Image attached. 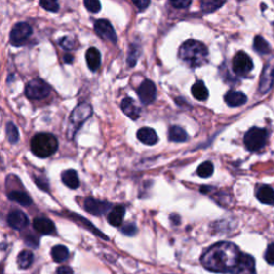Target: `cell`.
<instances>
[{"instance_id": "d6986e66", "label": "cell", "mask_w": 274, "mask_h": 274, "mask_svg": "<svg viewBox=\"0 0 274 274\" xmlns=\"http://www.w3.org/2000/svg\"><path fill=\"white\" fill-rule=\"evenodd\" d=\"M224 100L227 103V105H229L231 107H235V106L243 105L247 101V98L244 93L231 90L225 94Z\"/></svg>"}, {"instance_id": "d590c367", "label": "cell", "mask_w": 274, "mask_h": 274, "mask_svg": "<svg viewBox=\"0 0 274 274\" xmlns=\"http://www.w3.org/2000/svg\"><path fill=\"white\" fill-rule=\"evenodd\" d=\"M265 258L268 264L274 266V243H271L268 246L265 254Z\"/></svg>"}, {"instance_id": "7bdbcfd3", "label": "cell", "mask_w": 274, "mask_h": 274, "mask_svg": "<svg viewBox=\"0 0 274 274\" xmlns=\"http://www.w3.org/2000/svg\"><path fill=\"white\" fill-rule=\"evenodd\" d=\"M0 274H3V269H2V266H0Z\"/></svg>"}, {"instance_id": "74e56055", "label": "cell", "mask_w": 274, "mask_h": 274, "mask_svg": "<svg viewBox=\"0 0 274 274\" xmlns=\"http://www.w3.org/2000/svg\"><path fill=\"white\" fill-rule=\"evenodd\" d=\"M169 3L176 9H187L191 4V1L190 0H176V1H170Z\"/></svg>"}, {"instance_id": "7a4b0ae2", "label": "cell", "mask_w": 274, "mask_h": 274, "mask_svg": "<svg viewBox=\"0 0 274 274\" xmlns=\"http://www.w3.org/2000/svg\"><path fill=\"white\" fill-rule=\"evenodd\" d=\"M208 48L198 41L189 40L179 49V58L190 68H198L208 62Z\"/></svg>"}, {"instance_id": "8d00e7d4", "label": "cell", "mask_w": 274, "mask_h": 274, "mask_svg": "<svg viewBox=\"0 0 274 274\" xmlns=\"http://www.w3.org/2000/svg\"><path fill=\"white\" fill-rule=\"evenodd\" d=\"M59 45H60L62 48H65V49H67V50H70V49H72V48H73L74 42H73V40L71 39V38H69V37H63V38H61V39L59 40Z\"/></svg>"}, {"instance_id": "f35d334b", "label": "cell", "mask_w": 274, "mask_h": 274, "mask_svg": "<svg viewBox=\"0 0 274 274\" xmlns=\"http://www.w3.org/2000/svg\"><path fill=\"white\" fill-rule=\"evenodd\" d=\"M133 3L136 5L139 11H144L148 8L150 1H148V0H139V1H133Z\"/></svg>"}, {"instance_id": "4dcf8cb0", "label": "cell", "mask_w": 274, "mask_h": 274, "mask_svg": "<svg viewBox=\"0 0 274 274\" xmlns=\"http://www.w3.org/2000/svg\"><path fill=\"white\" fill-rule=\"evenodd\" d=\"M213 164L211 162H205L197 168V175L201 178H208L213 174Z\"/></svg>"}, {"instance_id": "9c48e42d", "label": "cell", "mask_w": 274, "mask_h": 274, "mask_svg": "<svg viewBox=\"0 0 274 274\" xmlns=\"http://www.w3.org/2000/svg\"><path fill=\"white\" fill-rule=\"evenodd\" d=\"M253 61L250 56L243 52H239L234 57L233 60V70L238 76H245L253 70Z\"/></svg>"}, {"instance_id": "484cf974", "label": "cell", "mask_w": 274, "mask_h": 274, "mask_svg": "<svg viewBox=\"0 0 274 274\" xmlns=\"http://www.w3.org/2000/svg\"><path fill=\"white\" fill-rule=\"evenodd\" d=\"M34 263V254L30 251H22L18 254L17 265L21 269H27Z\"/></svg>"}, {"instance_id": "ac0fdd59", "label": "cell", "mask_w": 274, "mask_h": 274, "mask_svg": "<svg viewBox=\"0 0 274 274\" xmlns=\"http://www.w3.org/2000/svg\"><path fill=\"white\" fill-rule=\"evenodd\" d=\"M34 228L42 235H50L55 232V224L46 218H37L34 221Z\"/></svg>"}, {"instance_id": "f1b7e54d", "label": "cell", "mask_w": 274, "mask_h": 274, "mask_svg": "<svg viewBox=\"0 0 274 274\" xmlns=\"http://www.w3.org/2000/svg\"><path fill=\"white\" fill-rule=\"evenodd\" d=\"M225 2L224 1H214V0H203L201 1L200 5H201V10L203 13H212V12L216 11L218 9H220L222 5H224Z\"/></svg>"}, {"instance_id": "b9f144b4", "label": "cell", "mask_w": 274, "mask_h": 274, "mask_svg": "<svg viewBox=\"0 0 274 274\" xmlns=\"http://www.w3.org/2000/svg\"><path fill=\"white\" fill-rule=\"evenodd\" d=\"M63 59H65L66 63H72L73 62V56L72 55H69V54H66L65 57H63Z\"/></svg>"}, {"instance_id": "277c9868", "label": "cell", "mask_w": 274, "mask_h": 274, "mask_svg": "<svg viewBox=\"0 0 274 274\" xmlns=\"http://www.w3.org/2000/svg\"><path fill=\"white\" fill-rule=\"evenodd\" d=\"M92 115V107L89 103H80L74 108L71 116L69 118L68 138L72 139L82 123Z\"/></svg>"}, {"instance_id": "5bb4252c", "label": "cell", "mask_w": 274, "mask_h": 274, "mask_svg": "<svg viewBox=\"0 0 274 274\" xmlns=\"http://www.w3.org/2000/svg\"><path fill=\"white\" fill-rule=\"evenodd\" d=\"M8 223L12 228L17 229V231H22V229H24L28 225L29 221H28L27 215L24 212L13 211V212H11L8 216Z\"/></svg>"}, {"instance_id": "52a82bcc", "label": "cell", "mask_w": 274, "mask_h": 274, "mask_svg": "<svg viewBox=\"0 0 274 274\" xmlns=\"http://www.w3.org/2000/svg\"><path fill=\"white\" fill-rule=\"evenodd\" d=\"M33 34L30 25L27 23H17L11 31L10 40L12 45L14 46H22L27 42L29 37Z\"/></svg>"}, {"instance_id": "d6a6232c", "label": "cell", "mask_w": 274, "mask_h": 274, "mask_svg": "<svg viewBox=\"0 0 274 274\" xmlns=\"http://www.w3.org/2000/svg\"><path fill=\"white\" fill-rule=\"evenodd\" d=\"M40 5L48 12H58L59 10V4L57 1H47V0H43L40 1Z\"/></svg>"}, {"instance_id": "e0dca14e", "label": "cell", "mask_w": 274, "mask_h": 274, "mask_svg": "<svg viewBox=\"0 0 274 274\" xmlns=\"http://www.w3.org/2000/svg\"><path fill=\"white\" fill-rule=\"evenodd\" d=\"M256 197L260 202L265 203V205H274V190L270 186L264 184V186L258 187Z\"/></svg>"}, {"instance_id": "6da1fadb", "label": "cell", "mask_w": 274, "mask_h": 274, "mask_svg": "<svg viewBox=\"0 0 274 274\" xmlns=\"http://www.w3.org/2000/svg\"><path fill=\"white\" fill-rule=\"evenodd\" d=\"M240 251L232 242H220L208 248L202 255L201 264L214 272H232L240 258Z\"/></svg>"}, {"instance_id": "603a6c76", "label": "cell", "mask_w": 274, "mask_h": 274, "mask_svg": "<svg viewBox=\"0 0 274 274\" xmlns=\"http://www.w3.org/2000/svg\"><path fill=\"white\" fill-rule=\"evenodd\" d=\"M192 94L193 97L198 101H206L208 99L209 91L205 84H203V81L198 80L195 82L192 87Z\"/></svg>"}, {"instance_id": "1f68e13d", "label": "cell", "mask_w": 274, "mask_h": 274, "mask_svg": "<svg viewBox=\"0 0 274 274\" xmlns=\"http://www.w3.org/2000/svg\"><path fill=\"white\" fill-rule=\"evenodd\" d=\"M84 5L91 13H98V12L101 11V3L97 0H85Z\"/></svg>"}, {"instance_id": "83f0119b", "label": "cell", "mask_w": 274, "mask_h": 274, "mask_svg": "<svg viewBox=\"0 0 274 274\" xmlns=\"http://www.w3.org/2000/svg\"><path fill=\"white\" fill-rule=\"evenodd\" d=\"M52 256L56 263H62L69 257V250L65 245H56L52 250Z\"/></svg>"}, {"instance_id": "44dd1931", "label": "cell", "mask_w": 274, "mask_h": 274, "mask_svg": "<svg viewBox=\"0 0 274 274\" xmlns=\"http://www.w3.org/2000/svg\"><path fill=\"white\" fill-rule=\"evenodd\" d=\"M61 179H62V182L70 189L75 190L79 187L78 176L74 169H69L63 171L61 175Z\"/></svg>"}, {"instance_id": "ba28073f", "label": "cell", "mask_w": 274, "mask_h": 274, "mask_svg": "<svg viewBox=\"0 0 274 274\" xmlns=\"http://www.w3.org/2000/svg\"><path fill=\"white\" fill-rule=\"evenodd\" d=\"M274 84V56L266 62L263 73L260 76L259 82V92L266 94L270 90Z\"/></svg>"}, {"instance_id": "30bf717a", "label": "cell", "mask_w": 274, "mask_h": 274, "mask_svg": "<svg viewBox=\"0 0 274 274\" xmlns=\"http://www.w3.org/2000/svg\"><path fill=\"white\" fill-rule=\"evenodd\" d=\"M137 94L143 104L147 105L152 103L157 97L156 85L151 80H148V79L144 80L141 84V86H139L137 89Z\"/></svg>"}, {"instance_id": "f546056e", "label": "cell", "mask_w": 274, "mask_h": 274, "mask_svg": "<svg viewBox=\"0 0 274 274\" xmlns=\"http://www.w3.org/2000/svg\"><path fill=\"white\" fill-rule=\"evenodd\" d=\"M5 133H7L8 141L11 144H16L18 142V138H20V133H18L17 127L13 123L9 122L7 124V127H5Z\"/></svg>"}, {"instance_id": "ab89813d", "label": "cell", "mask_w": 274, "mask_h": 274, "mask_svg": "<svg viewBox=\"0 0 274 274\" xmlns=\"http://www.w3.org/2000/svg\"><path fill=\"white\" fill-rule=\"evenodd\" d=\"M56 274H74V273H73L72 269L70 267L62 266V267H59L58 269H57Z\"/></svg>"}, {"instance_id": "ffe728a7", "label": "cell", "mask_w": 274, "mask_h": 274, "mask_svg": "<svg viewBox=\"0 0 274 274\" xmlns=\"http://www.w3.org/2000/svg\"><path fill=\"white\" fill-rule=\"evenodd\" d=\"M86 60L88 68L93 72L97 71L101 66V54L99 50L94 47L89 48L86 53Z\"/></svg>"}, {"instance_id": "3957f363", "label": "cell", "mask_w": 274, "mask_h": 274, "mask_svg": "<svg viewBox=\"0 0 274 274\" xmlns=\"http://www.w3.org/2000/svg\"><path fill=\"white\" fill-rule=\"evenodd\" d=\"M30 148L37 157H48L58 149V141L52 134L40 133L31 139Z\"/></svg>"}, {"instance_id": "7c38bea8", "label": "cell", "mask_w": 274, "mask_h": 274, "mask_svg": "<svg viewBox=\"0 0 274 274\" xmlns=\"http://www.w3.org/2000/svg\"><path fill=\"white\" fill-rule=\"evenodd\" d=\"M233 274H256L255 270V260L247 254H241L237 266L232 271Z\"/></svg>"}, {"instance_id": "60d3db41", "label": "cell", "mask_w": 274, "mask_h": 274, "mask_svg": "<svg viewBox=\"0 0 274 274\" xmlns=\"http://www.w3.org/2000/svg\"><path fill=\"white\" fill-rule=\"evenodd\" d=\"M36 183L41 190H44V191L48 190V183L45 179H39V178H38V179H36Z\"/></svg>"}, {"instance_id": "d4e9b609", "label": "cell", "mask_w": 274, "mask_h": 274, "mask_svg": "<svg viewBox=\"0 0 274 274\" xmlns=\"http://www.w3.org/2000/svg\"><path fill=\"white\" fill-rule=\"evenodd\" d=\"M9 199L25 207L30 206L33 203V200H31L29 195L25 192H21V191H13V192H11L9 194Z\"/></svg>"}, {"instance_id": "8992f818", "label": "cell", "mask_w": 274, "mask_h": 274, "mask_svg": "<svg viewBox=\"0 0 274 274\" xmlns=\"http://www.w3.org/2000/svg\"><path fill=\"white\" fill-rule=\"evenodd\" d=\"M25 93L30 100H42L50 93V87L44 80L35 78L28 82Z\"/></svg>"}, {"instance_id": "cb8c5ba5", "label": "cell", "mask_w": 274, "mask_h": 274, "mask_svg": "<svg viewBox=\"0 0 274 274\" xmlns=\"http://www.w3.org/2000/svg\"><path fill=\"white\" fill-rule=\"evenodd\" d=\"M169 141L175 143H183L188 141V134L180 126H171L168 132Z\"/></svg>"}, {"instance_id": "836d02e7", "label": "cell", "mask_w": 274, "mask_h": 274, "mask_svg": "<svg viewBox=\"0 0 274 274\" xmlns=\"http://www.w3.org/2000/svg\"><path fill=\"white\" fill-rule=\"evenodd\" d=\"M121 232L126 235H134L137 233V227L135 224H133V223H126V224H124L122 228H121Z\"/></svg>"}, {"instance_id": "7402d4cb", "label": "cell", "mask_w": 274, "mask_h": 274, "mask_svg": "<svg viewBox=\"0 0 274 274\" xmlns=\"http://www.w3.org/2000/svg\"><path fill=\"white\" fill-rule=\"evenodd\" d=\"M124 213H125L124 207H122V206L115 207L107 216L108 223H110V224L113 226H120L123 222Z\"/></svg>"}, {"instance_id": "5b68a950", "label": "cell", "mask_w": 274, "mask_h": 274, "mask_svg": "<svg viewBox=\"0 0 274 274\" xmlns=\"http://www.w3.org/2000/svg\"><path fill=\"white\" fill-rule=\"evenodd\" d=\"M267 138L268 132L265 129L253 127L245 134L244 145L248 151H258L265 147Z\"/></svg>"}, {"instance_id": "8fae6325", "label": "cell", "mask_w": 274, "mask_h": 274, "mask_svg": "<svg viewBox=\"0 0 274 274\" xmlns=\"http://www.w3.org/2000/svg\"><path fill=\"white\" fill-rule=\"evenodd\" d=\"M94 30L102 39L111 43L117 42V36L112 24L107 20H99L94 24Z\"/></svg>"}, {"instance_id": "e575fe53", "label": "cell", "mask_w": 274, "mask_h": 274, "mask_svg": "<svg viewBox=\"0 0 274 274\" xmlns=\"http://www.w3.org/2000/svg\"><path fill=\"white\" fill-rule=\"evenodd\" d=\"M138 54H139L138 49L135 46H132L130 53H129V57H127V63H129L130 67H134L136 65Z\"/></svg>"}, {"instance_id": "4316f807", "label": "cell", "mask_w": 274, "mask_h": 274, "mask_svg": "<svg viewBox=\"0 0 274 274\" xmlns=\"http://www.w3.org/2000/svg\"><path fill=\"white\" fill-rule=\"evenodd\" d=\"M254 49L256 50L258 54L261 55H266L270 53V45L268 44V42L264 39L263 37L260 36H256L254 39Z\"/></svg>"}, {"instance_id": "2e32d148", "label": "cell", "mask_w": 274, "mask_h": 274, "mask_svg": "<svg viewBox=\"0 0 274 274\" xmlns=\"http://www.w3.org/2000/svg\"><path fill=\"white\" fill-rule=\"evenodd\" d=\"M137 138L139 142L148 146H154L158 141L156 131L151 127H142L141 130H138Z\"/></svg>"}, {"instance_id": "4fadbf2b", "label": "cell", "mask_w": 274, "mask_h": 274, "mask_svg": "<svg viewBox=\"0 0 274 274\" xmlns=\"http://www.w3.org/2000/svg\"><path fill=\"white\" fill-rule=\"evenodd\" d=\"M111 203L101 201L93 198H87L85 200V210L93 215H102L111 209Z\"/></svg>"}, {"instance_id": "9a60e30c", "label": "cell", "mask_w": 274, "mask_h": 274, "mask_svg": "<svg viewBox=\"0 0 274 274\" xmlns=\"http://www.w3.org/2000/svg\"><path fill=\"white\" fill-rule=\"evenodd\" d=\"M121 110L132 120H136L141 116V108L135 103L132 98H125L121 103Z\"/></svg>"}]
</instances>
